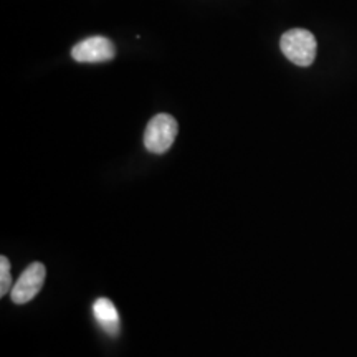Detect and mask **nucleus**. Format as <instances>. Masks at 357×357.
Returning a JSON list of instances; mask_svg holds the SVG:
<instances>
[{"instance_id":"2","label":"nucleus","mask_w":357,"mask_h":357,"mask_svg":"<svg viewBox=\"0 0 357 357\" xmlns=\"http://www.w3.org/2000/svg\"><path fill=\"white\" fill-rule=\"evenodd\" d=\"M178 132V124L171 114H155L144 131V146L149 153L164 154L171 149Z\"/></svg>"},{"instance_id":"4","label":"nucleus","mask_w":357,"mask_h":357,"mask_svg":"<svg viewBox=\"0 0 357 357\" xmlns=\"http://www.w3.org/2000/svg\"><path fill=\"white\" fill-rule=\"evenodd\" d=\"M45 278H47V270L42 263H32L26 266L17 283L13 284L10 291L12 301L15 305H25V303L32 301L43 288Z\"/></svg>"},{"instance_id":"3","label":"nucleus","mask_w":357,"mask_h":357,"mask_svg":"<svg viewBox=\"0 0 357 357\" xmlns=\"http://www.w3.org/2000/svg\"><path fill=\"white\" fill-rule=\"evenodd\" d=\"M116 48L113 42L106 37H88L71 48V56L79 63H102L113 60Z\"/></svg>"},{"instance_id":"6","label":"nucleus","mask_w":357,"mask_h":357,"mask_svg":"<svg viewBox=\"0 0 357 357\" xmlns=\"http://www.w3.org/2000/svg\"><path fill=\"white\" fill-rule=\"evenodd\" d=\"M12 284V276H10V261L7 260V257L0 258V296H6Z\"/></svg>"},{"instance_id":"5","label":"nucleus","mask_w":357,"mask_h":357,"mask_svg":"<svg viewBox=\"0 0 357 357\" xmlns=\"http://www.w3.org/2000/svg\"><path fill=\"white\" fill-rule=\"evenodd\" d=\"M93 314H95V319L102 328V331L109 336H118L119 329H121V319H119V312L113 301L108 298H98L93 305Z\"/></svg>"},{"instance_id":"1","label":"nucleus","mask_w":357,"mask_h":357,"mask_svg":"<svg viewBox=\"0 0 357 357\" xmlns=\"http://www.w3.org/2000/svg\"><path fill=\"white\" fill-rule=\"evenodd\" d=\"M280 48L289 61L298 66H311L316 60L318 42L310 30L291 29L280 40Z\"/></svg>"}]
</instances>
